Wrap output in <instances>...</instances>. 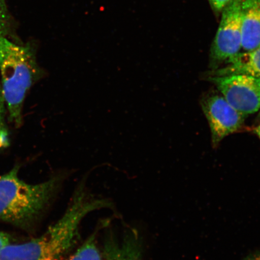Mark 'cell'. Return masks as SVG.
<instances>
[{
  "label": "cell",
  "mask_w": 260,
  "mask_h": 260,
  "mask_svg": "<svg viewBox=\"0 0 260 260\" xmlns=\"http://www.w3.org/2000/svg\"><path fill=\"white\" fill-rule=\"evenodd\" d=\"M105 198L94 196L80 184L62 216L43 235L19 244H10L0 251V260H64L76 246L81 222L96 210L105 209Z\"/></svg>",
  "instance_id": "1"
},
{
  "label": "cell",
  "mask_w": 260,
  "mask_h": 260,
  "mask_svg": "<svg viewBox=\"0 0 260 260\" xmlns=\"http://www.w3.org/2000/svg\"><path fill=\"white\" fill-rule=\"evenodd\" d=\"M242 49L249 51L260 46V0H242Z\"/></svg>",
  "instance_id": "9"
},
{
  "label": "cell",
  "mask_w": 260,
  "mask_h": 260,
  "mask_svg": "<svg viewBox=\"0 0 260 260\" xmlns=\"http://www.w3.org/2000/svg\"><path fill=\"white\" fill-rule=\"evenodd\" d=\"M226 64L225 67L210 71L208 77L246 75L260 78V46L251 51L240 52Z\"/></svg>",
  "instance_id": "8"
},
{
  "label": "cell",
  "mask_w": 260,
  "mask_h": 260,
  "mask_svg": "<svg viewBox=\"0 0 260 260\" xmlns=\"http://www.w3.org/2000/svg\"><path fill=\"white\" fill-rule=\"evenodd\" d=\"M243 260H260V251L247 256L246 258Z\"/></svg>",
  "instance_id": "15"
},
{
  "label": "cell",
  "mask_w": 260,
  "mask_h": 260,
  "mask_svg": "<svg viewBox=\"0 0 260 260\" xmlns=\"http://www.w3.org/2000/svg\"><path fill=\"white\" fill-rule=\"evenodd\" d=\"M14 243V239L9 234L0 232V251L5 247Z\"/></svg>",
  "instance_id": "13"
},
{
  "label": "cell",
  "mask_w": 260,
  "mask_h": 260,
  "mask_svg": "<svg viewBox=\"0 0 260 260\" xmlns=\"http://www.w3.org/2000/svg\"><path fill=\"white\" fill-rule=\"evenodd\" d=\"M6 112L7 109L0 84V151L7 148L9 145V133L6 121Z\"/></svg>",
  "instance_id": "11"
},
{
  "label": "cell",
  "mask_w": 260,
  "mask_h": 260,
  "mask_svg": "<svg viewBox=\"0 0 260 260\" xmlns=\"http://www.w3.org/2000/svg\"><path fill=\"white\" fill-rule=\"evenodd\" d=\"M232 0H209L210 4L217 12L222 11V10Z\"/></svg>",
  "instance_id": "14"
},
{
  "label": "cell",
  "mask_w": 260,
  "mask_h": 260,
  "mask_svg": "<svg viewBox=\"0 0 260 260\" xmlns=\"http://www.w3.org/2000/svg\"><path fill=\"white\" fill-rule=\"evenodd\" d=\"M34 49L14 43L0 35L1 87L10 119L21 124L26 96L43 76Z\"/></svg>",
  "instance_id": "3"
},
{
  "label": "cell",
  "mask_w": 260,
  "mask_h": 260,
  "mask_svg": "<svg viewBox=\"0 0 260 260\" xmlns=\"http://www.w3.org/2000/svg\"><path fill=\"white\" fill-rule=\"evenodd\" d=\"M104 260H142L144 245L138 230L125 231L121 240L110 236L104 243Z\"/></svg>",
  "instance_id": "7"
},
{
  "label": "cell",
  "mask_w": 260,
  "mask_h": 260,
  "mask_svg": "<svg viewBox=\"0 0 260 260\" xmlns=\"http://www.w3.org/2000/svg\"><path fill=\"white\" fill-rule=\"evenodd\" d=\"M255 132L256 135L258 136V137L260 139V125L255 129Z\"/></svg>",
  "instance_id": "16"
},
{
  "label": "cell",
  "mask_w": 260,
  "mask_h": 260,
  "mask_svg": "<svg viewBox=\"0 0 260 260\" xmlns=\"http://www.w3.org/2000/svg\"><path fill=\"white\" fill-rule=\"evenodd\" d=\"M202 108L209 122L214 147H217L226 136L241 128L246 116L237 111L225 98L219 95L204 99Z\"/></svg>",
  "instance_id": "6"
},
{
  "label": "cell",
  "mask_w": 260,
  "mask_h": 260,
  "mask_svg": "<svg viewBox=\"0 0 260 260\" xmlns=\"http://www.w3.org/2000/svg\"><path fill=\"white\" fill-rule=\"evenodd\" d=\"M11 27L10 16L6 0H0V35H8Z\"/></svg>",
  "instance_id": "12"
},
{
  "label": "cell",
  "mask_w": 260,
  "mask_h": 260,
  "mask_svg": "<svg viewBox=\"0 0 260 260\" xmlns=\"http://www.w3.org/2000/svg\"><path fill=\"white\" fill-rule=\"evenodd\" d=\"M103 247L100 245L96 234L91 235L73 254L64 260H104Z\"/></svg>",
  "instance_id": "10"
},
{
  "label": "cell",
  "mask_w": 260,
  "mask_h": 260,
  "mask_svg": "<svg viewBox=\"0 0 260 260\" xmlns=\"http://www.w3.org/2000/svg\"><path fill=\"white\" fill-rule=\"evenodd\" d=\"M242 1L232 0L222 10V19L211 49L213 70L242 50Z\"/></svg>",
  "instance_id": "4"
},
{
  "label": "cell",
  "mask_w": 260,
  "mask_h": 260,
  "mask_svg": "<svg viewBox=\"0 0 260 260\" xmlns=\"http://www.w3.org/2000/svg\"><path fill=\"white\" fill-rule=\"evenodd\" d=\"M208 77L237 111L246 116L258 111L260 78L246 75Z\"/></svg>",
  "instance_id": "5"
},
{
  "label": "cell",
  "mask_w": 260,
  "mask_h": 260,
  "mask_svg": "<svg viewBox=\"0 0 260 260\" xmlns=\"http://www.w3.org/2000/svg\"><path fill=\"white\" fill-rule=\"evenodd\" d=\"M15 167L0 175V221L25 230L32 229L60 190L64 175L39 184H28Z\"/></svg>",
  "instance_id": "2"
}]
</instances>
